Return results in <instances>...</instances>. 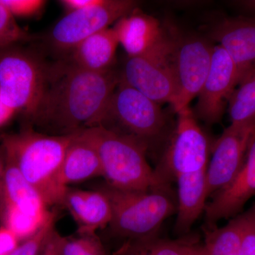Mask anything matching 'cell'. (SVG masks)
Here are the masks:
<instances>
[{
  "mask_svg": "<svg viewBox=\"0 0 255 255\" xmlns=\"http://www.w3.org/2000/svg\"><path fill=\"white\" fill-rule=\"evenodd\" d=\"M119 82L120 73L114 68L94 73L66 58L50 63L46 88L27 124L53 135L98 127Z\"/></svg>",
  "mask_w": 255,
  "mask_h": 255,
  "instance_id": "1",
  "label": "cell"
},
{
  "mask_svg": "<svg viewBox=\"0 0 255 255\" xmlns=\"http://www.w3.org/2000/svg\"><path fill=\"white\" fill-rule=\"evenodd\" d=\"M74 135H48L27 124L17 133L0 135L6 153L49 208L63 204L68 187L62 182V164Z\"/></svg>",
  "mask_w": 255,
  "mask_h": 255,
  "instance_id": "2",
  "label": "cell"
},
{
  "mask_svg": "<svg viewBox=\"0 0 255 255\" xmlns=\"http://www.w3.org/2000/svg\"><path fill=\"white\" fill-rule=\"evenodd\" d=\"M97 149L107 184L125 191L167 187L146 159L148 145L135 137L102 127L82 130Z\"/></svg>",
  "mask_w": 255,
  "mask_h": 255,
  "instance_id": "3",
  "label": "cell"
},
{
  "mask_svg": "<svg viewBox=\"0 0 255 255\" xmlns=\"http://www.w3.org/2000/svg\"><path fill=\"white\" fill-rule=\"evenodd\" d=\"M165 188L125 191L108 184L100 188L112 205V217L108 226L111 234L124 242L157 236L162 223L177 211Z\"/></svg>",
  "mask_w": 255,
  "mask_h": 255,
  "instance_id": "4",
  "label": "cell"
},
{
  "mask_svg": "<svg viewBox=\"0 0 255 255\" xmlns=\"http://www.w3.org/2000/svg\"><path fill=\"white\" fill-rule=\"evenodd\" d=\"M50 65L41 52L21 43L0 48V97L28 122L46 88Z\"/></svg>",
  "mask_w": 255,
  "mask_h": 255,
  "instance_id": "5",
  "label": "cell"
},
{
  "mask_svg": "<svg viewBox=\"0 0 255 255\" xmlns=\"http://www.w3.org/2000/svg\"><path fill=\"white\" fill-rule=\"evenodd\" d=\"M159 105L120 80L98 127L130 135L148 145L165 126V116Z\"/></svg>",
  "mask_w": 255,
  "mask_h": 255,
  "instance_id": "6",
  "label": "cell"
},
{
  "mask_svg": "<svg viewBox=\"0 0 255 255\" xmlns=\"http://www.w3.org/2000/svg\"><path fill=\"white\" fill-rule=\"evenodd\" d=\"M136 5L130 0H102L97 6L70 11L52 28L47 41L64 58L84 40L131 12Z\"/></svg>",
  "mask_w": 255,
  "mask_h": 255,
  "instance_id": "7",
  "label": "cell"
},
{
  "mask_svg": "<svg viewBox=\"0 0 255 255\" xmlns=\"http://www.w3.org/2000/svg\"><path fill=\"white\" fill-rule=\"evenodd\" d=\"M175 130L160 168L155 170L165 183L182 174L207 169L209 144L197 123L195 115L188 107L177 113Z\"/></svg>",
  "mask_w": 255,
  "mask_h": 255,
  "instance_id": "8",
  "label": "cell"
},
{
  "mask_svg": "<svg viewBox=\"0 0 255 255\" xmlns=\"http://www.w3.org/2000/svg\"><path fill=\"white\" fill-rule=\"evenodd\" d=\"M214 46L202 37L189 36L174 41L170 62L177 87L173 110L189 107L198 97L211 68Z\"/></svg>",
  "mask_w": 255,
  "mask_h": 255,
  "instance_id": "9",
  "label": "cell"
},
{
  "mask_svg": "<svg viewBox=\"0 0 255 255\" xmlns=\"http://www.w3.org/2000/svg\"><path fill=\"white\" fill-rule=\"evenodd\" d=\"M255 137V120L231 124L214 145L206 169L208 196L224 189L233 182L245 163Z\"/></svg>",
  "mask_w": 255,
  "mask_h": 255,
  "instance_id": "10",
  "label": "cell"
},
{
  "mask_svg": "<svg viewBox=\"0 0 255 255\" xmlns=\"http://www.w3.org/2000/svg\"><path fill=\"white\" fill-rule=\"evenodd\" d=\"M170 58L127 57L119 72L120 80L158 105L168 103L174 107L177 87Z\"/></svg>",
  "mask_w": 255,
  "mask_h": 255,
  "instance_id": "11",
  "label": "cell"
},
{
  "mask_svg": "<svg viewBox=\"0 0 255 255\" xmlns=\"http://www.w3.org/2000/svg\"><path fill=\"white\" fill-rule=\"evenodd\" d=\"M113 29L127 57L172 55L174 39L167 36L157 18L137 8L117 21Z\"/></svg>",
  "mask_w": 255,
  "mask_h": 255,
  "instance_id": "12",
  "label": "cell"
},
{
  "mask_svg": "<svg viewBox=\"0 0 255 255\" xmlns=\"http://www.w3.org/2000/svg\"><path fill=\"white\" fill-rule=\"evenodd\" d=\"M239 82L234 62L221 46H214L209 73L198 95L195 111H193L196 118L208 124L219 122L226 102Z\"/></svg>",
  "mask_w": 255,
  "mask_h": 255,
  "instance_id": "13",
  "label": "cell"
},
{
  "mask_svg": "<svg viewBox=\"0 0 255 255\" xmlns=\"http://www.w3.org/2000/svg\"><path fill=\"white\" fill-rule=\"evenodd\" d=\"M211 38L234 62L240 82L255 70V16L225 18L213 28Z\"/></svg>",
  "mask_w": 255,
  "mask_h": 255,
  "instance_id": "14",
  "label": "cell"
},
{
  "mask_svg": "<svg viewBox=\"0 0 255 255\" xmlns=\"http://www.w3.org/2000/svg\"><path fill=\"white\" fill-rule=\"evenodd\" d=\"M255 195V137L246 161L232 182L215 194L206 204L204 214L209 227L221 220L236 217L248 201Z\"/></svg>",
  "mask_w": 255,
  "mask_h": 255,
  "instance_id": "15",
  "label": "cell"
},
{
  "mask_svg": "<svg viewBox=\"0 0 255 255\" xmlns=\"http://www.w3.org/2000/svg\"><path fill=\"white\" fill-rule=\"evenodd\" d=\"M62 206L66 208L78 226V234H97L108 227L112 217L110 199L102 189L82 190L68 187Z\"/></svg>",
  "mask_w": 255,
  "mask_h": 255,
  "instance_id": "16",
  "label": "cell"
},
{
  "mask_svg": "<svg viewBox=\"0 0 255 255\" xmlns=\"http://www.w3.org/2000/svg\"><path fill=\"white\" fill-rule=\"evenodd\" d=\"M178 184L177 219L174 232L179 236L189 233L193 224L204 212L209 197L206 169L182 174L176 178Z\"/></svg>",
  "mask_w": 255,
  "mask_h": 255,
  "instance_id": "17",
  "label": "cell"
},
{
  "mask_svg": "<svg viewBox=\"0 0 255 255\" xmlns=\"http://www.w3.org/2000/svg\"><path fill=\"white\" fill-rule=\"evenodd\" d=\"M119 45L113 28H106L84 40L62 58L87 71L101 73L113 68Z\"/></svg>",
  "mask_w": 255,
  "mask_h": 255,
  "instance_id": "18",
  "label": "cell"
},
{
  "mask_svg": "<svg viewBox=\"0 0 255 255\" xmlns=\"http://www.w3.org/2000/svg\"><path fill=\"white\" fill-rule=\"evenodd\" d=\"M103 177L102 164L97 149L83 132L75 134L64 157L61 180L64 186Z\"/></svg>",
  "mask_w": 255,
  "mask_h": 255,
  "instance_id": "19",
  "label": "cell"
},
{
  "mask_svg": "<svg viewBox=\"0 0 255 255\" xmlns=\"http://www.w3.org/2000/svg\"><path fill=\"white\" fill-rule=\"evenodd\" d=\"M6 155L2 204L13 206L36 217L43 219L48 217L51 211L46 201L23 177L11 156L6 152Z\"/></svg>",
  "mask_w": 255,
  "mask_h": 255,
  "instance_id": "20",
  "label": "cell"
},
{
  "mask_svg": "<svg viewBox=\"0 0 255 255\" xmlns=\"http://www.w3.org/2000/svg\"><path fill=\"white\" fill-rule=\"evenodd\" d=\"M241 227V215L223 227H209L204 243L208 255H240Z\"/></svg>",
  "mask_w": 255,
  "mask_h": 255,
  "instance_id": "21",
  "label": "cell"
},
{
  "mask_svg": "<svg viewBox=\"0 0 255 255\" xmlns=\"http://www.w3.org/2000/svg\"><path fill=\"white\" fill-rule=\"evenodd\" d=\"M189 240H168L157 236L124 242L114 255H185Z\"/></svg>",
  "mask_w": 255,
  "mask_h": 255,
  "instance_id": "22",
  "label": "cell"
},
{
  "mask_svg": "<svg viewBox=\"0 0 255 255\" xmlns=\"http://www.w3.org/2000/svg\"><path fill=\"white\" fill-rule=\"evenodd\" d=\"M231 124H243L255 120V70L238 84L228 100Z\"/></svg>",
  "mask_w": 255,
  "mask_h": 255,
  "instance_id": "23",
  "label": "cell"
},
{
  "mask_svg": "<svg viewBox=\"0 0 255 255\" xmlns=\"http://www.w3.org/2000/svg\"><path fill=\"white\" fill-rule=\"evenodd\" d=\"M54 212L51 211L48 217L43 219L32 216L13 206L2 204L0 208V224L9 228L23 242L38 233Z\"/></svg>",
  "mask_w": 255,
  "mask_h": 255,
  "instance_id": "24",
  "label": "cell"
},
{
  "mask_svg": "<svg viewBox=\"0 0 255 255\" xmlns=\"http://www.w3.org/2000/svg\"><path fill=\"white\" fill-rule=\"evenodd\" d=\"M63 255H108L97 234H77L65 237Z\"/></svg>",
  "mask_w": 255,
  "mask_h": 255,
  "instance_id": "25",
  "label": "cell"
},
{
  "mask_svg": "<svg viewBox=\"0 0 255 255\" xmlns=\"http://www.w3.org/2000/svg\"><path fill=\"white\" fill-rule=\"evenodd\" d=\"M31 39L33 37L18 24L14 16L0 3V48Z\"/></svg>",
  "mask_w": 255,
  "mask_h": 255,
  "instance_id": "26",
  "label": "cell"
},
{
  "mask_svg": "<svg viewBox=\"0 0 255 255\" xmlns=\"http://www.w3.org/2000/svg\"><path fill=\"white\" fill-rule=\"evenodd\" d=\"M56 219L57 214L55 212L38 233L21 242L18 248L9 255H39L50 233L55 228Z\"/></svg>",
  "mask_w": 255,
  "mask_h": 255,
  "instance_id": "27",
  "label": "cell"
},
{
  "mask_svg": "<svg viewBox=\"0 0 255 255\" xmlns=\"http://www.w3.org/2000/svg\"><path fill=\"white\" fill-rule=\"evenodd\" d=\"M241 215L240 255H255V204L246 213Z\"/></svg>",
  "mask_w": 255,
  "mask_h": 255,
  "instance_id": "28",
  "label": "cell"
},
{
  "mask_svg": "<svg viewBox=\"0 0 255 255\" xmlns=\"http://www.w3.org/2000/svg\"><path fill=\"white\" fill-rule=\"evenodd\" d=\"M13 16L18 17H33L39 14L47 1L43 0H0Z\"/></svg>",
  "mask_w": 255,
  "mask_h": 255,
  "instance_id": "29",
  "label": "cell"
},
{
  "mask_svg": "<svg viewBox=\"0 0 255 255\" xmlns=\"http://www.w3.org/2000/svg\"><path fill=\"white\" fill-rule=\"evenodd\" d=\"M21 243L17 236L9 228L0 224V255H9Z\"/></svg>",
  "mask_w": 255,
  "mask_h": 255,
  "instance_id": "30",
  "label": "cell"
},
{
  "mask_svg": "<svg viewBox=\"0 0 255 255\" xmlns=\"http://www.w3.org/2000/svg\"><path fill=\"white\" fill-rule=\"evenodd\" d=\"M64 241L65 237L55 228L47 239L39 255H63Z\"/></svg>",
  "mask_w": 255,
  "mask_h": 255,
  "instance_id": "31",
  "label": "cell"
},
{
  "mask_svg": "<svg viewBox=\"0 0 255 255\" xmlns=\"http://www.w3.org/2000/svg\"><path fill=\"white\" fill-rule=\"evenodd\" d=\"M102 1V0H63L60 2L68 10V12H70L97 6Z\"/></svg>",
  "mask_w": 255,
  "mask_h": 255,
  "instance_id": "32",
  "label": "cell"
},
{
  "mask_svg": "<svg viewBox=\"0 0 255 255\" xmlns=\"http://www.w3.org/2000/svg\"><path fill=\"white\" fill-rule=\"evenodd\" d=\"M6 164V151L4 146L0 142V208L4 201V177Z\"/></svg>",
  "mask_w": 255,
  "mask_h": 255,
  "instance_id": "33",
  "label": "cell"
},
{
  "mask_svg": "<svg viewBox=\"0 0 255 255\" xmlns=\"http://www.w3.org/2000/svg\"><path fill=\"white\" fill-rule=\"evenodd\" d=\"M16 114L13 109L5 105L0 97V128L9 123Z\"/></svg>",
  "mask_w": 255,
  "mask_h": 255,
  "instance_id": "34",
  "label": "cell"
},
{
  "mask_svg": "<svg viewBox=\"0 0 255 255\" xmlns=\"http://www.w3.org/2000/svg\"><path fill=\"white\" fill-rule=\"evenodd\" d=\"M185 255H208L204 244H199L194 241H191L187 247Z\"/></svg>",
  "mask_w": 255,
  "mask_h": 255,
  "instance_id": "35",
  "label": "cell"
}]
</instances>
